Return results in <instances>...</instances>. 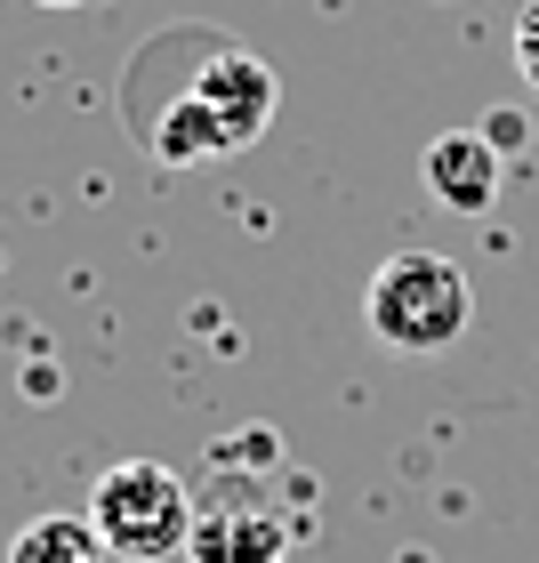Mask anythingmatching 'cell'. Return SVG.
<instances>
[{"label": "cell", "instance_id": "1", "mask_svg": "<svg viewBox=\"0 0 539 563\" xmlns=\"http://www.w3.org/2000/svg\"><path fill=\"white\" fill-rule=\"evenodd\" d=\"M274 106H282L274 65L234 48V41H210L201 65L162 97V106H130V113H138L145 145L162 153L169 169H186V162H226V153H242L250 137H266Z\"/></svg>", "mask_w": 539, "mask_h": 563}, {"label": "cell", "instance_id": "5", "mask_svg": "<svg viewBox=\"0 0 539 563\" xmlns=\"http://www.w3.org/2000/svg\"><path fill=\"white\" fill-rule=\"evenodd\" d=\"M186 555L194 563H282L290 555V531H282L266 507H201Z\"/></svg>", "mask_w": 539, "mask_h": 563}, {"label": "cell", "instance_id": "2", "mask_svg": "<svg viewBox=\"0 0 539 563\" xmlns=\"http://www.w3.org/2000/svg\"><path fill=\"white\" fill-rule=\"evenodd\" d=\"M363 322L387 354H451L475 322V282L443 250H395L363 290Z\"/></svg>", "mask_w": 539, "mask_h": 563}, {"label": "cell", "instance_id": "7", "mask_svg": "<svg viewBox=\"0 0 539 563\" xmlns=\"http://www.w3.org/2000/svg\"><path fill=\"white\" fill-rule=\"evenodd\" d=\"M516 73L539 89V0H524V9H516Z\"/></svg>", "mask_w": 539, "mask_h": 563}, {"label": "cell", "instance_id": "4", "mask_svg": "<svg viewBox=\"0 0 539 563\" xmlns=\"http://www.w3.org/2000/svg\"><path fill=\"white\" fill-rule=\"evenodd\" d=\"M419 177H427V194L443 201L451 218H483L499 201V145L483 130H443L419 153Z\"/></svg>", "mask_w": 539, "mask_h": 563}, {"label": "cell", "instance_id": "6", "mask_svg": "<svg viewBox=\"0 0 539 563\" xmlns=\"http://www.w3.org/2000/svg\"><path fill=\"white\" fill-rule=\"evenodd\" d=\"M9 563H113V548L97 540L89 516H33L9 540Z\"/></svg>", "mask_w": 539, "mask_h": 563}, {"label": "cell", "instance_id": "3", "mask_svg": "<svg viewBox=\"0 0 539 563\" xmlns=\"http://www.w3.org/2000/svg\"><path fill=\"white\" fill-rule=\"evenodd\" d=\"M89 523H97V540L113 555L162 563V555H186V540H194V492H186V475L162 467V459H121V467L97 475Z\"/></svg>", "mask_w": 539, "mask_h": 563}]
</instances>
